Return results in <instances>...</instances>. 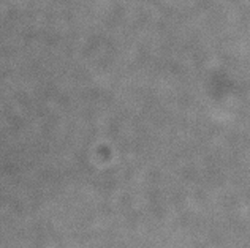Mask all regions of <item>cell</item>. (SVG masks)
Returning a JSON list of instances; mask_svg holds the SVG:
<instances>
[]
</instances>
